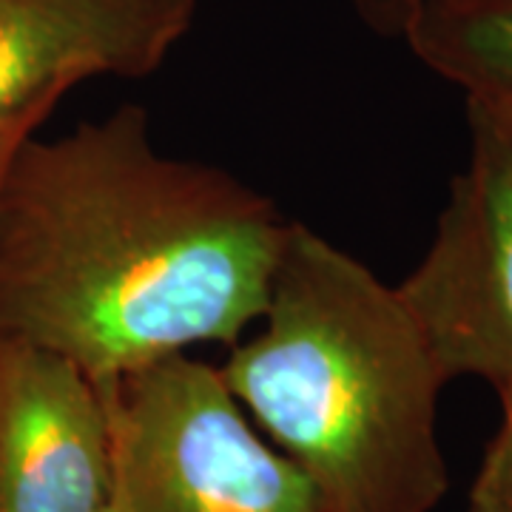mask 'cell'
Masks as SVG:
<instances>
[{"label":"cell","instance_id":"6","mask_svg":"<svg viewBox=\"0 0 512 512\" xmlns=\"http://www.w3.org/2000/svg\"><path fill=\"white\" fill-rule=\"evenodd\" d=\"M194 18L197 0H0V128L94 77L154 74Z\"/></svg>","mask_w":512,"mask_h":512},{"label":"cell","instance_id":"3","mask_svg":"<svg viewBox=\"0 0 512 512\" xmlns=\"http://www.w3.org/2000/svg\"><path fill=\"white\" fill-rule=\"evenodd\" d=\"M126 512H336L191 353L103 384Z\"/></svg>","mask_w":512,"mask_h":512},{"label":"cell","instance_id":"7","mask_svg":"<svg viewBox=\"0 0 512 512\" xmlns=\"http://www.w3.org/2000/svg\"><path fill=\"white\" fill-rule=\"evenodd\" d=\"M404 40L467 97V120L512 143V0H421Z\"/></svg>","mask_w":512,"mask_h":512},{"label":"cell","instance_id":"1","mask_svg":"<svg viewBox=\"0 0 512 512\" xmlns=\"http://www.w3.org/2000/svg\"><path fill=\"white\" fill-rule=\"evenodd\" d=\"M288 222L217 165L160 151L140 106L26 137L0 177V336L100 384L262 319Z\"/></svg>","mask_w":512,"mask_h":512},{"label":"cell","instance_id":"8","mask_svg":"<svg viewBox=\"0 0 512 512\" xmlns=\"http://www.w3.org/2000/svg\"><path fill=\"white\" fill-rule=\"evenodd\" d=\"M498 402L501 424L473 481L470 512H512V390H501Z\"/></svg>","mask_w":512,"mask_h":512},{"label":"cell","instance_id":"10","mask_svg":"<svg viewBox=\"0 0 512 512\" xmlns=\"http://www.w3.org/2000/svg\"><path fill=\"white\" fill-rule=\"evenodd\" d=\"M49 114L52 111H32V114H23V117H18V120H12V123H6V126L0 128V177H3V171H6V165L12 160V154L18 151L20 143L26 137H32Z\"/></svg>","mask_w":512,"mask_h":512},{"label":"cell","instance_id":"5","mask_svg":"<svg viewBox=\"0 0 512 512\" xmlns=\"http://www.w3.org/2000/svg\"><path fill=\"white\" fill-rule=\"evenodd\" d=\"M109 396L66 356L0 336V512H109Z\"/></svg>","mask_w":512,"mask_h":512},{"label":"cell","instance_id":"9","mask_svg":"<svg viewBox=\"0 0 512 512\" xmlns=\"http://www.w3.org/2000/svg\"><path fill=\"white\" fill-rule=\"evenodd\" d=\"M348 3L376 35L402 37L404 26L410 23L421 0H348Z\"/></svg>","mask_w":512,"mask_h":512},{"label":"cell","instance_id":"11","mask_svg":"<svg viewBox=\"0 0 512 512\" xmlns=\"http://www.w3.org/2000/svg\"><path fill=\"white\" fill-rule=\"evenodd\" d=\"M109 512H126V504H123V498H120V490H117V495H114Z\"/></svg>","mask_w":512,"mask_h":512},{"label":"cell","instance_id":"2","mask_svg":"<svg viewBox=\"0 0 512 512\" xmlns=\"http://www.w3.org/2000/svg\"><path fill=\"white\" fill-rule=\"evenodd\" d=\"M254 333L222 382L336 512H433L450 476L436 433L439 365L399 285L288 222Z\"/></svg>","mask_w":512,"mask_h":512},{"label":"cell","instance_id":"4","mask_svg":"<svg viewBox=\"0 0 512 512\" xmlns=\"http://www.w3.org/2000/svg\"><path fill=\"white\" fill-rule=\"evenodd\" d=\"M444 382L512 390V143L470 120V157L436 234L399 285Z\"/></svg>","mask_w":512,"mask_h":512}]
</instances>
